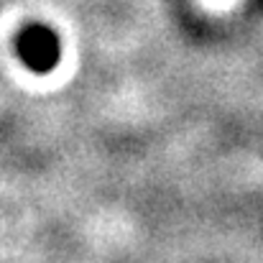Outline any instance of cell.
<instances>
[{"label":"cell","instance_id":"obj_1","mask_svg":"<svg viewBox=\"0 0 263 263\" xmlns=\"http://www.w3.org/2000/svg\"><path fill=\"white\" fill-rule=\"evenodd\" d=\"M18 54L33 72L44 74V72H51L59 64L62 46H59V39H57V33L51 28L31 26L18 39Z\"/></svg>","mask_w":263,"mask_h":263}]
</instances>
